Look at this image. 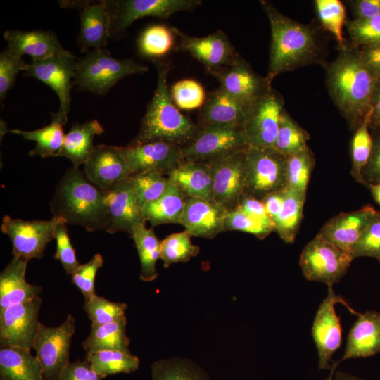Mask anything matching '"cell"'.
Returning a JSON list of instances; mask_svg holds the SVG:
<instances>
[{"label": "cell", "mask_w": 380, "mask_h": 380, "mask_svg": "<svg viewBox=\"0 0 380 380\" xmlns=\"http://www.w3.org/2000/svg\"><path fill=\"white\" fill-rule=\"evenodd\" d=\"M378 260L380 262V258L378 259Z\"/></svg>", "instance_id": "cell-63"}, {"label": "cell", "mask_w": 380, "mask_h": 380, "mask_svg": "<svg viewBox=\"0 0 380 380\" xmlns=\"http://www.w3.org/2000/svg\"><path fill=\"white\" fill-rule=\"evenodd\" d=\"M140 260V279L152 281L158 277L156 262L160 257V241L152 228H146L145 222L137 224L131 233Z\"/></svg>", "instance_id": "cell-34"}, {"label": "cell", "mask_w": 380, "mask_h": 380, "mask_svg": "<svg viewBox=\"0 0 380 380\" xmlns=\"http://www.w3.org/2000/svg\"><path fill=\"white\" fill-rule=\"evenodd\" d=\"M85 359L97 373L105 378L109 375L129 373L139 367V360L137 356L120 350H108L87 353Z\"/></svg>", "instance_id": "cell-38"}, {"label": "cell", "mask_w": 380, "mask_h": 380, "mask_svg": "<svg viewBox=\"0 0 380 380\" xmlns=\"http://www.w3.org/2000/svg\"><path fill=\"white\" fill-rule=\"evenodd\" d=\"M171 99L178 108L191 110L201 108L205 100L203 86L197 81L184 79L175 82L170 89Z\"/></svg>", "instance_id": "cell-47"}, {"label": "cell", "mask_w": 380, "mask_h": 380, "mask_svg": "<svg viewBox=\"0 0 380 380\" xmlns=\"http://www.w3.org/2000/svg\"><path fill=\"white\" fill-rule=\"evenodd\" d=\"M227 213L213 201L187 197L180 224L191 236L212 239L224 231Z\"/></svg>", "instance_id": "cell-24"}, {"label": "cell", "mask_w": 380, "mask_h": 380, "mask_svg": "<svg viewBox=\"0 0 380 380\" xmlns=\"http://www.w3.org/2000/svg\"><path fill=\"white\" fill-rule=\"evenodd\" d=\"M140 208L159 198L165 191L169 180L164 174L149 171L131 175Z\"/></svg>", "instance_id": "cell-45"}, {"label": "cell", "mask_w": 380, "mask_h": 380, "mask_svg": "<svg viewBox=\"0 0 380 380\" xmlns=\"http://www.w3.org/2000/svg\"><path fill=\"white\" fill-rule=\"evenodd\" d=\"M191 235L186 231L173 233L160 241V257L164 267L186 262L199 253V247L191 241Z\"/></svg>", "instance_id": "cell-43"}, {"label": "cell", "mask_w": 380, "mask_h": 380, "mask_svg": "<svg viewBox=\"0 0 380 380\" xmlns=\"http://www.w3.org/2000/svg\"><path fill=\"white\" fill-rule=\"evenodd\" d=\"M84 172L91 182L104 191L131 176L119 147L106 144L95 146L84 164Z\"/></svg>", "instance_id": "cell-22"}, {"label": "cell", "mask_w": 380, "mask_h": 380, "mask_svg": "<svg viewBox=\"0 0 380 380\" xmlns=\"http://www.w3.org/2000/svg\"><path fill=\"white\" fill-rule=\"evenodd\" d=\"M152 380H210L194 363L181 359L156 361L151 366Z\"/></svg>", "instance_id": "cell-42"}, {"label": "cell", "mask_w": 380, "mask_h": 380, "mask_svg": "<svg viewBox=\"0 0 380 380\" xmlns=\"http://www.w3.org/2000/svg\"><path fill=\"white\" fill-rule=\"evenodd\" d=\"M71 4L80 8L77 45L80 51L87 52L89 48L103 49L110 37V20L103 1H75Z\"/></svg>", "instance_id": "cell-26"}, {"label": "cell", "mask_w": 380, "mask_h": 380, "mask_svg": "<svg viewBox=\"0 0 380 380\" xmlns=\"http://www.w3.org/2000/svg\"><path fill=\"white\" fill-rule=\"evenodd\" d=\"M283 110V98L272 87L253 105L244 127L248 147L274 148Z\"/></svg>", "instance_id": "cell-16"}, {"label": "cell", "mask_w": 380, "mask_h": 380, "mask_svg": "<svg viewBox=\"0 0 380 380\" xmlns=\"http://www.w3.org/2000/svg\"><path fill=\"white\" fill-rule=\"evenodd\" d=\"M253 105L230 96L220 87L207 97L198 114L199 128L214 125H230L244 128Z\"/></svg>", "instance_id": "cell-23"}, {"label": "cell", "mask_w": 380, "mask_h": 380, "mask_svg": "<svg viewBox=\"0 0 380 380\" xmlns=\"http://www.w3.org/2000/svg\"><path fill=\"white\" fill-rule=\"evenodd\" d=\"M83 308L91 324H103L125 317V312L127 305L124 303L110 301L96 294L85 300Z\"/></svg>", "instance_id": "cell-46"}, {"label": "cell", "mask_w": 380, "mask_h": 380, "mask_svg": "<svg viewBox=\"0 0 380 380\" xmlns=\"http://www.w3.org/2000/svg\"><path fill=\"white\" fill-rule=\"evenodd\" d=\"M126 325V317L113 322L91 324V332L82 342L83 348L87 353L108 350L130 353Z\"/></svg>", "instance_id": "cell-33"}, {"label": "cell", "mask_w": 380, "mask_h": 380, "mask_svg": "<svg viewBox=\"0 0 380 380\" xmlns=\"http://www.w3.org/2000/svg\"><path fill=\"white\" fill-rule=\"evenodd\" d=\"M210 75L220 82V87L226 93L249 105H253L272 88L266 77L255 72L241 55L229 65Z\"/></svg>", "instance_id": "cell-19"}, {"label": "cell", "mask_w": 380, "mask_h": 380, "mask_svg": "<svg viewBox=\"0 0 380 380\" xmlns=\"http://www.w3.org/2000/svg\"><path fill=\"white\" fill-rule=\"evenodd\" d=\"M103 131V126L97 120L74 123L65 135L58 156L68 158L73 167L84 165L94 149V137L101 134Z\"/></svg>", "instance_id": "cell-31"}, {"label": "cell", "mask_w": 380, "mask_h": 380, "mask_svg": "<svg viewBox=\"0 0 380 380\" xmlns=\"http://www.w3.org/2000/svg\"><path fill=\"white\" fill-rule=\"evenodd\" d=\"M245 195L262 200L286 187V156L274 148L248 147L245 151Z\"/></svg>", "instance_id": "cell-6"}, {"label": "cell", "mask_w": 380, "mask_h": 380, "mask_svg": "<svg viewBox=\"0 0 380 380\" xmlns=\"http://www.w3.org/2000/svg\"><path fill=\"white\" fill-rule=\"evenodd\" d=\"M333 380H364L348 373L341 371L334 372Z\"/></svg>", "instance_id": "cell-61"}, {"label": "cell", "mask_w": 380, "mask_h": 380, "mask_svg": "<svg viewBox=\"0 0 380 380\" xmlns=\"http://www.w3.org/2000/svg\"><path fill=\"white\" fill-rule=\"evenodd\" d=\"M104 378L84 359L83 361L70 362L62 372L59 380H102Z\"/></svg>", "instance_id": "cell-55"}, {"label": "cell", "mask_w": 380, "mask_h": 380, "mask_svg": "<svg viewBox=\"0 0 380 380\" xmlns=\"http://www.w3.org/2000/svg\"><path fill=\"white\" fill-rule=\"evenodd\" d=\"M368 189L370 190L374 201L380 205V182L374 184H369Z\"/></svg>", "instance_id": "cell-62"}, {"label": "cell", "mask_w": 380, "mask_h": 380, "mask_svg": "<svg viewBox=\"0 0 380 380\" xmlns=\"http://www.w3.org/2000/svg\"><path fill=\"white\" fill-rule=\"evenodd\" d=\"M353 258L316 235L302 251L299 265L308 281L333 286L346 274Z\"/></svg>", "instance_id": "cell-11"}, {"label": "cell", "mask_w": 380, "mask_h": 380, "mask_svg": "<svg viewBox=\"0 0 380 380\" xmlns=\"http://www.w3.org/2000/svg\"><path fill=\"white\" fill-rule=\"evenodd\" d=\"M270 25L269 65L266 79L271 84L279 75L296 68L325 66L324 46L317 30L280 13L270 1H260Z\"/></svg>", "instance_id": "cell-1"}, {"label": "cell", "mask_w": 380, "mask_h": 380, "mask_svg": "<svg viewBox=\"0 0 380 380\" xmlns=\"http://www.w3.org/2000/svg\"><path fill=\"white\" fill-rule=\"evenodd\" d=\"M355 46L380 45V15L365 19L346 20L345 25Z\"/></svg>", "instance_id": "cell-48"}, {"label": "cell", "mask_w": 380, "mask_h": 380, "mask_svg": "<svg viewBox=\"0 0 380 380\" xmlns=\"http://www.w3.org/2000/svg\"><path fill=\"white\" fill-rule=\"evenodd\" d=\"M360 56L376 81L380 80V45L357 47Z\"/></svg>", "instance_id": "cell-58"}, {"label": "cell", "mask_w": 380, "mask_h": 380, "mask_svg": "<svg viewBox=\"0 0 380 380\" xmlns=\"http://www.w3.org/2000/svg\"><path fill=\"white\" fill-rule=\"evenodd\" d=\"M110 20V37L123 32L144 17L168 18L179 11H189L201 4L199 0H103Z\"/></svg>", "instance_id": "cell-10"}, {"label": "cell", "mask_w": 380, "mask_h": 380, "mask_svg": "<svg viewBox=\"0 0 380 380\" xmlns=\"http://www.w3.org/2000/svg\"><path fill=\"white\" fill-rule=\"evenodd\" d=\"M27 260L13 256L0 274V312L6 308L39 296L42 289L25 279Z\"/></svg>", "instance_id": "cell-28"}, {"label": "cell", "mask_w": 380, "mask_h": 380, "mask_svg": "<svg viewBox=\"0 0 380 380\" xmlns=\"http://www.w3.org/2000/svg\"><path fill=\"white\" fill-rule=\"evenodd\" d=\"M0 380H43L42 365L30 349L1 347Z\"/></svg>", "instance_id": "cell-30"}, {"label": "cell", "mask_w": 380, "mask_h": 380, "mask_svg": "<svg viewBox=\"0 0 380 380\" xmlns=\"http://www.w3.org/2000/svg\"><path fill=\"white\" fill-rule=\"evenodd\" d=\"M27 63L13 55L8 49L0 53V100L4 101L8 91L13 87L16 77L21 70L25 71Z\"/></svg>", "instance_id": "cell-51"}, {"label": "cell", "mask_w": 380, "mask_h": 380, "mask_svg": "<svg viewBox=\"0 0 380 380\" xmlns=\"http://www.w3.org/2000/svg\"><path fill=\"white\" fill-rule=\"evenodd\" d=\"M246 151L209 164L212 174L213 201L227 213L236 210L245 195Z\"/></svg>", "instance_id": "cell-14"}, {"label": "cell", "mask_w": 380, "mask_h": 380, "mask_svg": "<svg viewBox=\"0 0 380 380\" xmlns=\"http://www.w3.org/2000/svg\"><path fill=\"white\" fill-rule=\"evenodd\" d=\"M371 110L362 123L355 129L351 141L352 167L350 173L360 184L367 186L362 177V170L367 165L373 146L370 130Z\"/></svg>", "instance_id": "cell-39"}, {"label": "cell", "mask_w": 380, "mask_h": 380, "mask_svg": "<svg viewBox=\"0 0 380 380\" xmlns=\"http://www.w3.org/2000/svg\"><path fill=\"white\" fill-rule=\"evenodd\" d=\"M50 208L53 215L66 224L88 232L108 231L106 191L91 182L79 167L68 169L59 179Z\"/></svg>", "instance_id": "cell-3"}, {"label": "cell", "mask_w": 380, "mask_h": 380, "mask_svg": "<svg viewBox=\"0 0 380 380\" xmlns=\"http://www.w3.org/2000/svg\"><path fill=\"white\" fill-rule=\"evenodd\" d=\"M172 30L178 39L175 49L191 55L205 67L209 74L229 65L240 55L222 30L196 37L175 27Z\"/></svg>", "instance_id": "cell-13"}, {"label": "cell", "mask_w": 380, "mask_h": 380, "mask_svg": "<svg viewBox=\"0 0 380 380\" xmlns=\"http://www.w3.org/2000/svg\"><path fill=\"white\" fill-rule=\"evenodd\" d=\"M175 38L172 27L162 24L150 25L141 33L138 39V53L143 57L155 61L165 56L175 47Z\"/></svg>", "instance_id": "cell-37"}, {"label": "cell", "mask_w": 380, "mask_h": 380, "mask_svg": "<svg viewBox=\"0 0 380 380\" xmlns=\"http://www.w3.org/2000/svg\"><path fill=\"white\" fill-rule=\"evenodd\" d=\"M62 223L66 222L54 216L48 220H23L5 215L1 231L9 237L13 256L29 261L43 257L46 246L55 239L56 229Z\"/></svg>", "instance_id": "cell-12"}, {"label": "cell", "mask_w": 380, "mask_h": 380, "mask_svg": "<svg viewBox=\"0 0 380 380\" xmlns=\"http://www.w3.org/2000/svg\"><path fill=\"white\" fill-rule=\"evenodd\" d=\"M8 49L15 56L32 57V61L48 58L64 49L54 32L48 30H6L4 34Z\"/></svg>", "instance_id": "cell-27"}, {"label": "cell", "mask_w": 380, "mask_h": 380, "mask_svg": "<svg viewBox=\"0 0 380 380\" xmlns=\"http://www.w3.org/2000/svg\"><path fill=\"white\" fill-rule=\"evenodd\" d=\"M353 260L358 257L380 258V211L369 224L354 246Z\"/></svg>", "instance_id": "cell-52"}, {"label": "cell", "mask_w": 380, "mask_h": 380, "mask_svg": "<svg viewBox=\"0 0 380 380\" xmlns=\"http://www.w3.org/2000/svg\"><path fill=\"white\" fill-rule=\"evenodd\" d=\"M315 9L322 27L330 32L338 44L343 46L347 42L343 28L346 25V9L339 0H315Z\"/></svg>", "instance_id": "cell-44"}, {"label": "cell", "mask_w": 380, "mask_h": 380, "mask_svg": "<svg viewBox=\"0 0 380 380\" xmlns=\"http://www.w3.org/2000/svg\"><path fill=\"white\" fill-rule=\"evenodd\" d=\"M305 196L285 188L281 210L274 221V231L286 243H293L303 217Z\"/></svg>", "instance_id": "cell-35"}, {"label": "cell", "mask_w": 380, "mask_h": 380, "mask_svg": "<svg viewBox=\"0 0 380 380\" xmlns=\"http://www.w3.org/2000/svg\"><path fill=\"white\" fill-rule=\"evenodd\" d=\"M380 128V80H377L371 101L370 129Z\"/></svg>", "instance_id": "cell-60"}, {"label": "cell", "mask_w": 380, "mask_h": 380, "mask_svg": "<svg viewBox=\"0 0 380 380\" xmlns=\"http://www.w3.org/2000/svg\"><path fill=\"white\" fill-rule=\"evenodd\" d=\"M315 165V157L309 147L286 156V187L306 196L310 175Z\"/></svg>", "instance_id": "cell-41"}, {"label": "cell", "mask_w": 380, "mask_h": 380, "mask_svg": "<svg viewBox=\"0 0 380 380\" xmlns=\"http://www.w3.org/2000/svg\"><path fill=\"white\" fill-rule=\"evenodd\" d=\"M373 146L369 159L362 170V177L368 188L380 182V128L371 129Z\"/></svg>", "instance_id": "cell-54"}, {"label": "cell", "mask_w": 380, "mask_h": 380, "mask_svg": "<svg viewBox=\"0 0 380 380\" xmlns=\"http://www.w3.org/2000/svg\"><path fill=\"white\" fill-rule=\"evenodd\" d=\"M106 205L109 219L108 233L122 231L131 234L137 224L145 222L137 203L131 176L118 181L106 191Z\"/></svg>", "instance_id": "cell-21"}, {"label": "cell", "mask_w": 380, "mask_h": 380, "mask_svg": "<svg viewBox=\"0 0 380 380\" xmlns=\"http://www.w3.org/2000/svg\"><path fill=\"white\" fill-rule=\"evenodd\" d=\"M42 303V299L37 296L0 312L1 347L32 348Z\"/></svg>", "instance_id": "cell-15"}, {"label": "cell", "mask_w": 380, "mask_h": 380, "mask_svg": "<svg viewBox=\"0 0 380 380\" xmlns=\"http://www.w3.org/2000/svg\"><path fill=\"white\" fill-rule=\"evenodd\" d=\"M378 213L370 205L341 213L327 220L317 235L352 256L354 246Z\"/></svg>", "instance_id": "cell-20"}, {"label": "cell", "mask_w": 380, "mask_h": 380, "mask_svg": "<svg viewBox=\"0 0 380 380\" xmlns=\"http://www.w3.org/2000/svg\"><path fill=\"white\" fill-rule=\"evenodd\" d=\"M308 133L284 109L281 113L274 148L284 156L300 152L308 147Z\"/></svg>", "instance_id": "cell-40"}, {"label": "cell", "mask_w": 380, "mask_h": 380, "mask_svg": "<svg viewBox=\"0 0 380 380\" xmlns=\"http://www.w3.org/2000/svg\"><path fill=\"white\" fill-rule=\"evenodd\" d=\"M380 352V313L367 311L358 314V318L348 336L343 356L334 362L326 380H333L340 362L352 358L367 357Z\"/></svg>", "instance_id": "cell-25"}, {"label": "cell", "mask_w": 380, "mask_h": 380, "mask_svg": "<svg viewBox=\"0 0 380 380\" xmlns=\"http://www.w3.org/2000/svg\"><path fill=\"white\" fill-rule=\"evenodd\" d=\"M103 265V258L99 253H96L87 263L80 265L72 275V283L82 293L85 300H89L95 293V277L99 268Z\"/></svg>", "instance_id": "cell-50"}, {"label": "cell", "mask_w": 380, "mask_h": 380, "mask_svg": "<svg viewBox=\"0 0 380 380\" xmlns=\"http://www.w3.org/2000/svg\"><path fill=\"white\" fill-rule=\"evenodd\" d=\"M119 148L131 175L149 171L167 175L184 160L180 146L163 141L129 144Z\"/></svg>", "instance_id": "cell-18"}, {"label": "cell", "mask_w": 380, "mask_h": 380, "mask_svg": "<svg viewBox=\"0 0 380 380\" xmlns=\"http://www.w3.org/2000/svg\"><path fill=\"white\" fill-rule=\"evenodd\" d=\"M376 80L364 63L357 46L346 43L326 65V85L334 103L355 129L371 110Z\"/></svg>", "instance_id": "cell-2"}, {"label": "cell", "mask_w": 380, "mask_h": 380, "mask_svg": "<svg viewBox=\"0 0 380 380\" xmlns=\"http://www.w3.org/2000/svg\"><path fill=\"white\" fill-rule=\"evenodd\" d=\"M148 70L132 58H115L108 50L96 49L77 58L72 84L81 91L104 95L122 78Z\"/></svg>", "instance_id": "cell-5"}, {"label": "cell", "mask_w": 380, "mask_h": 380, "mask_svg": "<svg viewBox=\"0 0 380 380\" xmlns=\"http://www.w3.org/2000/svg\"><path fill=\"white\" fill-rule=\"evenodd\" d=\"M186 198L169 181L165 191L159 198L141 208V217L153 227L170 223L180 224Z\"/></svg>", "instance_id": "cell-32"}, {"label": "cell", "mask_w": 380, "mask_h": 380, "mask_svg": "<svg viewBox=\"0 0 380 380\" xmlns=\"http://www.w3.org/2000/svg\"><path fill=\"white\" fill-rule=\"evenodd\" d=\"M227 230L244 232L253 234L258 239H263L274 231V229L236 208L226 215L224 231Z\"/></svg>", "instance_id": "cell-49"}, {"label": "cell", "mask_w": 380, "mask_h": 380, "mask_svg": "<svg viewBox=\"0 0 380 380\" xmlns=\"http://www.w3.org/2000/svg\"><path fill=\"white\" fill-rule=\"evenodd\" d=\"M153 62L158 72L156 89L141 120L140 129L129 144L163 141L185 147L194 140L200 128L179 111L171 99L167 87L170 64L160 60Z\"/></svg>", "instance_id": "cell-4"}, {"label": "cell", "mask_w": 380, "mask_h": 380, "mask_svg": "<svg viewBox=\"0 0 380 380\" xmlns=\"http://www.w3.org/2000/svg\"><path fill=\"white\" fill-rule=\"evenodd\" d=\"M347 2L354 19H365L380 15V0H352Z\"/></svg>", "instance_id": "cell-57"}, {"label": "cell", "mask_w": 380, "mask_h": 380, "mask_svg": "<svg viewBox=\"0 0 380 380\" xmlns=\"http://www.w3.org/2000/svg\"><path fill=\"white\" fill-rule=\"evenodd\" d=\"M336 303L343 304L355 313L342 296L335 293L333 286H328L326 298L321 303L315 315L312 334L319 357L320 369H330V361L334 352L341 343V326L339 317L335 311Z\"/></svg>", "instance_id": "cell-17"}, {"label": "cell", "mask_w": 380, "mask_h": 380, "mask_svg": "<svg viewBox=\"0 0 380 380\" xmlns=\"http://www.w3.org/2000/svg\"><path fill=\"white\" fill-rule=\"evenodd\" d=\"M285 188L268 194L262 200L265 210L273 223L281 210Z\"/></svg>", "instance_id": "cell-59"}, {"label": "cell", "mask_w": 380, "mask_h": 380, "mask_svg": "<svg viewBox=\"0 0 380 380\" xmlns=\"http://www.w3.org/2000/svg\"><path fill=\"white\" fill-rule=\"evenodd\" d=\"M237 208L274 229V224L268 215L261 200L244 195Z\"/></svg>", "instance_id": "cell-56"}, {"label": "cell", "mask_w": 380, "mask_h": 380, "mask_svg": "<svg viewBox=\"0 0 380 380\" xmlns=\"http://www.w3.org/2000/svg\"><path fill=\"white\" fill-rule=\"evenodd\" d=\"M77 58L63 49L48 58L32 61L27 65L25 75L34 77L50 87L58 95V110L51 119L65 125L70 108V89L75 76Z\"/></svg>", "instance_id": "cell-7"}, {"label": "cell", "mask_w": 380, "mask_h": 380, "mask_svg": "<svg viewBox=\"0 0 380 380\" xmlns=\"http://www.w3.org/2000/svg\"><path fill=\"white\" fill-rule=\"evenodd\" d=\"M75 331V319L69 314L62 324L49 327L39 322L32 348L43 372V380H59L70 362V348Z\"/></svg>", "instance_id": "cell-8"}, {"label": "cell", "mask_w": 380, "mask_h": 380, "mask_svg": "<svg viewBox=\"0 0 380 380\" xmlns=\"http://www.w3.org/2000/svg\"><path fill=\"white\" fill-rule=\"evenodd\" d=\"M248 148L244 128L214 125L200 128L194 140L182 148L184 160L211 164Z\"/></svg>", "instance_id": "cell-9"}, {"label": "cell", "mask_w": 380, "mask_h": 380, "mask_svg": "<svg viewBox=\"0 0 380 380\" xmlns=\"http://www.w3.org/2000/svg\"><path fill=\"white\" fill-rule=\"evenodd\" d=\"M66 223L61 224L56 232V251L54 258L62 265L65 272L72 276L81 264L79 263L76 252L69 237Z\"/></svg>", "instance_id": "cell-53"}, {"label": "cell", "mask_w": 380, "mask_h": 380, "mask_svg": "<svg viewBox=\"0 0 380 380\" xmlns=\"http://www.w3.org/2000/svg\"><path fill=\"white\" fill-rule=\"evenodd\" d=\"M63 125L61 122L51 119L50 124L38 129L32 131L11 129L10 132L36 142L35 147L29 153L30 156L55 157L59 156L63 147L65 135L63 130Z\"/></svg>", "instance_id": "cell-36"}, {"label": "cell", "mask_w": 380, "mask_h": 380, "mask_svg": "<svg viewBox=\"0 0 380 380\" xmlns=\"http://www.w3.org/2000/svg\"><path fill=\"white\" fill-rule=\"evenodd\" d=\"M167 177L186 197L213 201L210 165L184 160L170 171Z\"/></svg>", "instance_id": "cell-29"}]
</instances>
